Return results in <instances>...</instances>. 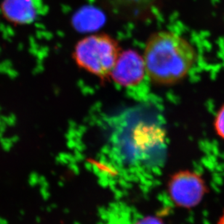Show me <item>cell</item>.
Here are the masks:
<instances>
[{
  "label": "cell",
  "mask_w": 224,
  "mask_h": 224,
  "mask_svg": "<svg viewBox=\"0 0 224 224\" xmlns=\"http://www.w3.org/2000/svg\"><path fill=\"white\" fill-rule=\"evenodd\" d=\"M146 73L142 57L134 51L120 53L111 75L122 86H133L138 84Z\"/></svg>",
  "instance_id": "cell-5"
},
{
  "label": "cell",
  "mask_w": 224,
  "mask_h": 224,
  "mask_svg": "<svg viewBox=\"0 0 224 224\" xmlns=\"http://www.w3.org/2000/svg\"><path fill=\"white\" fill-rule=\"evenodd\" d=\"M135 224H164L159 218L153 216H148L138 220Z\"/></svg>",
  "instance_id": "cell-8"
},
{
  "label": "cell",
  "mask_w": 224,
  "mask_h": 224,
  "mask_svg": "<svg viewBox=\"0 0 224 224\" xmlns=\"http://www.w3.org/2000/svg\"><path fill=\"white\" fill-rule=\"evenodd\" d=\"M44 0H0V12L3 18L15 26H27L45 14Z\"/></svg>",
  "instance_id": "cell-4"
},
{
  "label": "cell",
  "mask_w": 224,
  "mask_h": 224,
  "mask_svg": "<svg viewBox=\"0 0 224 224\" xmlns=\"http://www.w3.org/2000/svg\"><path fill=\"white\" fill-rule=\"evenodd\" d=\"M216 224H224V210L221 215H220V216L219 217Z\"/></svg>",
  "instance_id": "cell-9"
},
{
  "label": "cell",
  "mask_w": 224,
  "mask_h": 224,
  "mask_svg": "<svg viewBox=\"0 0 224 224\" xmlns=\"http://www.w3.org/2000/svg\"><path fill=\"white\" fill-rule=\"evenodd\" d=\"M213 125L216 135L224 141V104L217 111L214 117Z\"/></svg>",
  "instance_id": "cell-7"
},
{
  "label": "cell",
  "mask_w": 224,
  "mask_h": 224,
  "mask_svg": "<svg viewBox=\"0 0 224 224\" xmlns=\"http://www.w3.org/2000/svg\"><path fill=\"white\" fill-rule=\"evenodd\" d=\"M142 58L150 80L169 86L186 78L196 64L197 55L194 47L183 36L161 31L148 39Z\"/></svg>",
  "instance_id": "cell-1"
},
{
  "label": "cell",
  "mask_w": 224,
  "mask_h": 224,
  "mask_svg": "<svg viewBox=\"0 0 224 224\" xmlns=\"http://www.w3.org/2000/svg\"><path fill=\"white\" fill-rule=\"evenodd\" d=\"M167 189L173 203L186 209L199 205L209 191L206 181L202 175L190 170H183L172 175Z\"/></svg>",
  "instance_id": "cell-3"
},
{
  "label": "cell",
  "mask_w": 224,
  "mask_h": 224,
  "mask_svg": "<svg viewBox=\"0 0 224 224\" xmlns=\"http://www.w3.org/2000/svg\"><path fill=\"white\" fill-rule=\"evenodd\" d=\"M114 4L129 10H140L149 7L156 0H112Z\"/></svg>",
  "instance_id": "cell-6"
},
{
  "label": "cell",
  "mask_w": 224,
  "mask_h": 224,
  "mask_svg": "<svg viewBox=\"0 0 224 224\" xmlns=\"http://www.w3.org/2000/svg\"><path fill=\"white\" fill-rule=\"evenodd\" d=\"M119 55L117 42L103 33L92 34L81 39L73 53L80 68L99 77L111 75Z\"/></svg>",
  "instance_id": "cell-2"
}]
</instances>
